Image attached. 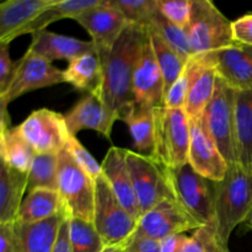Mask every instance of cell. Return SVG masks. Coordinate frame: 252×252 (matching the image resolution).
Wrapping results in <instances>:
<instances>
[{"label": "cell", "instance_id": "1", "mask_svg": "<svg viewBox=\"0 0 252 252\" xmlns=\"http://www.w3.org/2000/svg\"><path fill=\"white\" fill-rule=\"evenodd\" d=\"M147 38V27L129 25L107 58L102 62L100 97L116 123L126 108L134 103L133 78Z\"/></svg>", "mask_w": 252, "mask_h": 252}, {"label": "cell", "instance_id": "2", "mask_svg": "<svg viewBox=\"0 0 252 252\" xmlns=\"http://www.w3.org/2000/svg\"><path fill=\"white\" fill-rule=\"evenodd\" d=\"M212 189L217 230L228 244L231 233L239 224L246 221L252 211V174L239 164L231 165L221 181L212 182Z\"/></svg>", "mask_w": 252, "mask_h": 252}, {"label": "cell", "instance_id": "3", "mask_svg": "<svg viewBox=\"0 0 252 252\" xmlns=\"http://www.w3.org/2000/svg\"><path fill=\"white\" fill-rule=\"evenodd\" d=\"M189 118L182 108H155L152 158L160 166L172 170L189 164Z\"/></svg>", "mask_w": 252, "mask_h": 252}, {"label": "cell", "instance_id": "4", "mask_svg": "<svg viewBox=\"0 0 252 252\" xmlns=\"http://www.w3.org/2000/svg\"><path fill=\"white\" fill-rule=\"evenodd\" d=\"M236 91L218 76L216 91L204 110L201 123L228 166L239 164L235 122Z\"/></svg>", "mask_w": 252, "mask_h": 252}, {"label": "cell", "instance_id": "5", "mask_svg": "<svg viewBox=\"0 0 252 252\" xmlns=\"http://www.w3.org/2000/svg\"><path fill=\"white\" fill-rule=\"evenodd\" d=\"M193 56L212 53L234 44L231 21L211 0H192V12L186 27Z\"/></svg>", "mask_w": 252, "mask_h": 252}, {"label": "cell", "instance_id": "6", "mask_svg": "<svg viewBox=\"0 0 252 252\" xmlns=\"http://www.w3.org/2000/svg\"><path fill=\"white\" fill-rule=\"evenodd\" d=\"M58 191L68 218L94 221L95 180L91 179L64 148L58 153Z\"/></svg>", "mask_w": 252, "mask_h": 252}, {"label": "cell", "instance_id": "7", "mask_svg": "<svg viewBox=\"0 0 252 252\" xmlns=\"http://www.w3.org/2000/svg\"><path fill=\"white\" fill-rule=\"evenodd\" d=\"M174 198L189 212L199 225L216 224V208L212 182L197 174L191 165L164 169Z\"/></svg>", "mask_w": 252, "mask_h": 252}, {"label": "cell", "instance_id": "8", "mask_svg": "<svg viewBox=\"0 0 252 252\" xmlns=\"http://www.w3.org/2000/svg\"><path fill=\"white\" fill-rule=\"evenodd\" d=\"M94 225L106 246L127 244L134 235L138 220L122 206L105 177L95 181Z\"/></svg>", "mask_w": 252, "mask_h": 252}, {"label": "cell", "instance_id": "9", "mask_svg": "<svg viewBox=\"0 0 252 252\" xmlns=\"http://www.w3.org/2000/svg\"><path fill=\"white\" fill-rule=\"evenodd\" d=\"M127 164L142 216L164 199L174 198L164 167L153 158L127 149Z\"/></svg>", "mask_w": 252, "mask_h": 252}, {"label": "cell", "instance_id": "10", "mask_svg": "<svg viewBox=\"0 0 252 252\" xmlns=\"http://www.w3.org/2000/svg\"><path fill=\"white\" fill-rule=\"evenodd\" d=\"M74 20L91 36L101 62L107 58L125 30L130 25L110 0H101L96 6L86 10Z\"/></svg>", "mask_w": 252, "mask_h": 252}, {"label": "cell", "instance_id": "11", "mask_svg": "<svg viewBox=\"0 0 252 252\" xmlns=\"http://www.w3.org/2000/svg\"><path fill=\"white\" fill-rule=\"evenodd\" d=\"M17 129L36 154H58L65 148L70 135L65 117L48 108L33 111L21 125L17 126Z\"/></svg>", "mask_w": 252, "mask_h": 252}, {"label": "cell", "instance_id": "12", "mask_svg": "<svg viewBox=\"0 0 252 252\" xmlns=\"http://www.w3.org/2000/svg\"><path fill=\"white\" fill-rule=\"evenodd\" d=\"M201 228L199 223L175 198H166L143 214L135 234L161 241L176 234Z\"/></svg>", "mask_w": 252, "mask_h": 252}, {"label": "cell", "instance_id": "13", "mask_svg": "<svg viewBox=\"0 0 252 252\" xmlns=\"http://www.w3.org/2000/svg\"><path fill=\"white\" fill-rule=\"evenodd\" d=\"M62 83H65L64 71L59 70L51 62L27 49L19 61L9 90L0 97V101L9 105L11 101L25 94Z\"/></svg>", "mask_w": 252, "mask_h": 252}, {"label": "cell", "instance_id": "14", "mask_svg": "<svg viewBox=\"0 0 252 252\" xmlns=\"http://www.w3.org/2000/svg\"><path fill=\"white\" fill-rule=\"evenodd\" d=\"M207 64L213 66L219 78L235 91L252 89V47L234 42L230 47L202 54Z\"/></svg>", "mask_w": 252, "mask_h": 252}, {"label": "cell", "instance_id": "15", "mask_svg": "<svg viewBox=\"0 0 252 252\" xmlns=\"http://www.w3.org/2000/svg\"><path fill=\"white\" fill-rule=\"evenodd\" d=\"M134 102L152 110L162 107L165 101L164 76L159 68L149 37L145 38L133 78Z\"/></svg>", "mask_w": 252, "mask_h": 252}, {"label": "cell", "instance_id": "16", "mask_svg": "<svg viewBox=\"0 0 252 252\" xmlns=\"http://www.w3.org/2000/svg\"><path fill=\"white\" fill-rule=\"evenodd\" d=\"M191 139L189 149V164L198 175L211 182H219L225 177L228 164L221 157L217 145L204 130L201 121L189 120Z\"/></svg>", "mask_w": 252, "mask_h": 252}, {"label": "cell", "instance_id": "17", "mask_svg": "<svg viewBox=\"0 0 252 252\" xmlns=\"http://www.w3.org/2000/svg\"><path fill=\"white\" fill-rule=\"evenodd\" d=\"M101 165H102L103 177L107 180L115 196L122 203V206L137 220H139L142 214L128 170L127 149L118 147L110 148Z\"/></svg>", "mask_w": 252, "mask_h": 252}, {"label": "cell", "instance_id": "18", "mask_svg": "<svg viewBox=\"0 0 252 252\" xmlns=\"http://www.w3.org/2000/svg\"><path fill=\"white\" fill-rule=\"evenodd\" d=\"M64 117L70 134L76 135L84 129H91L111 139L115 122L98 94H88Z\"/></svg>", "mask_w": 252, "mask_h": 252}, {"label": "cell", "instance_id": "19", "mask_svg": "<svg viewBox=\"0 0 252 252\" xmlns=\"http://www.w3.org/2000/svg\"><path fill=\"white\" fill-rule=\"evenodd\" d=\"M27 49L51 63L54 61H68L70 63L84 54L96 52L93 41H83L47 30L33 34Z\"/></svg>", "mask_w": 252, "mask_h": 252}, {"label": "cell", "instance_id": "20", "mask_svg": "<svg viewBox=\"0 0 252 252\" xmlns=\"http://www.w3.org/2000/svg\"><path fill=\"white\" fill-rule=\"evenodd\" d=\"M68 218L65 212L37 223H15L17 252H53L59 230Z\"/></svg>", "mask_w": 252, "mask_h": 252}, {"label": "cell", "instance_id": "21", "mask_svg": "<svg viewBox=\"0 0 252 252\" xmlns=\"http://www.w3.org/2000/svg\"><path fill=\"white\" fill-rule=\"evenodd\" d=\"M56 0H6L0 4V44H10L16 33Z\"/></svg>", "mask_w": 252, "mask_h": 252}, {"label": "cell", "instance_id": "22", "mask_svg": "<svg viewBox=\"0 0 252 252\" xmlns=\"http://www.w3.org/2000/svg\"><path fill=\"white\" fill-rule=\"evenodd\" d=\"M29 174H24L7 166L4 161L0 165V224L15 223L20 207L27 191Z\"/></svg>", "mask_w": 252, "mask_h": 252}, {"label": "cell", "instance_id": "23", "mask_svg": "<svg viewBox=\"0 0 252 252\" xmlns=\"http://www.w3.org/2000/svg\"><path fill=\"white\" fill-rule=\"evenodd\" d=\"M235 122L239 165L252 174V89L236 91Z\"/></svg>", "mask_w": 252, "mask_h": 252}, {"label": "cell", "instance_id": "24", "mask_svg": "<svg viewBox=\"0 0 252 252\" xmlns=\"http://www.w3.org/2000/svg\"><path fill=\"white\" fill-rule=\"evenodd\" d=\"M120 121L129 128L135 152L152 158L154 153V110L134 102L126 108Z\"/></svg>", "mask_w": 252, "mask_h": 252}, {"label": "cell", "instance_id": "25", "mask_svg": "<svg viewBox=\"0 0 252 252\" xmlns=\"http://www.w3.org/2000/svg\"><path fill=\"white\" fill-rule=\"evenodd\" d=\"M65 83L88 94H98L103 80V66L96 52L86 53L69 63L64 70Z\"/></svg>", "mask_w": 252, "mask_h": 252}, {"label": "cell", "instance_id": "26", "mask_svg": "<svg viewBox=\"0 0 252 252\" xmlns=\"http://www.w3.org/2000/svg\"><path fill=\"white\" fill-rule=\"evenodd\" d=\"M199 61L201 66L194 76L184 107V111L189 120L196 121H201L204 110L213 97L218 80V74L213 66L207 64L201 57Z\"/></svg>", "mask_w": 252, "mask_h": 252}, {"label": "cell", "instance_id": "27", "mask_svg": "<svg viewBox=\"0 0 252 252\" xmlns=\"http://www.w3.org/2000/svg\"><path fill=\"white\" fill-rule=\"evenodd\" d=\"M62 212L65 211L58 191L34 189L27 193V197L20 207L19 216L15 223H37L52 218Z\"/></svg>", "mask_w": 252, "mask_h": 252}, {"label": "cell", "instance_id": "28", "mask_svg": "<svg viewBox=\"0 0 252 252\" xmlns=\"http://www.w3.org/2000/svg\"><path fill=\"white\" fill-rule=\"evenodd\" d=\"M101 0H56L47 9H44L36 19L27 26L20 30L16 37L22 34H36L43 31L47 26L63 19H75L86 10L96 6Z\"/></svg>", "mask_w": 252, "mask_h": 252}, {"label": "cell", "instance_id": "29", "mask_svg": "<svg viewBox=\"0 0 252 252\" xmlns=\"http://www.w3.org/2000/svg\"><path fill=\"white\" fill-rule=\"evenodd\" d=\"M0 133V158L7 166L24 174H29L36 152L22 137L17 127H1Z\"/></svg>", "mask_w": 252, "mask_h": 252}, {"label": "cell", "instance_id": "30", "mask_svg": "<svg viewBox=\"0 0 252 252\" xmlns=\"http://www.w3.org/2000/svg\"><path fill=\"white\" fill-rule=\"evenodd\" d=\"M147 33L150 43H152L155 59H157L162 76H164L165 96H166L169 89L171 88L172 84L177 80L180 74L184 70L186 62L176 53V51L153 27H147Z\"/></svg>", "mask_w": 252, "mask_h": 252}, {"label": "cell", "instance_id": "31", "mask_svg": "<svg viewBox=\"0 0 252 252\" xmlns=\"http://www.w3.org/2000/svg\"><path fill=\"white\" fill-rule=\"evenodd\" d=\"M58 189V154H36L29 171L27 193L34 189Z\"/></svg>", "mask_w": 252, "mask_h": 252}, {"label": "cell", "instance_id": "32", "mask_svg": "<svg viewBox=\"0 0 252 252\" xmlns=\"http://www.w3.org/2000/svg\"><path fill=\"white\" fill-rule=\"evenodd\" d=\"M69 239L73 252H102L106 248L93 221L68 218Z\"/></svg>", "mask_w": 252, "mask_h": 252}, {"label": "cell", "instance_id": "33", "mask_svg": "<svg viewBox=\"0 0 252 252\" xmlns=\"http://www.w3.org/2000/svg\"><path fill=\"white\" fill-rule=\"evenodd\" d=\"M148 26L153 27L172 48L176 51V53L184 59L185 62L189 61L191 57H193L191 51V47H189V37H187V32L185 29L176 26V25L172 24L171 21L166 19L164 15L160 12L159 7L155 11V14L153 15L152 20H150L149 25ZM147 26V27H148Z\"/></svg>", "mask_w": 252, "mask_h": 252}, {"label": "cell", "instance_id": "34", "mask_svg": "<svg viewBox=\"0 0 252 252\" xmlns=\"http://www.w3.org/2000/svg\"><path fill=\"white\" fill-rule=\"evenodd\" d=\"M199 66H201V61H199L198 56L191 57L186 62L182 73L180 74L177 80L172 84L171 88L167 91L166 96H165L164 107L174 108V110L182 108L184 110L187 95H189V91L191 89Z\"/></svg>", "mask_w": 252, "mask_h": 252}, {"label": "cell", "instance_id": "35", "mask_svg": "<svg viewBox=\"0 0 252 252\" xmlns=\"http://www.w3.org/2000/svg\"><path fill=\"white\" fill-rule=\"evenodd\" d=\"M181 252H230L228 244L220 238L216 224L196 229L193 235L182 248Z\"/></svg>", "mask_w": 252, "mask_h": 252}, {"label": "cell", "instance_id": "36", "mask_svg": "<svg viewBox=\"0 0 252 252\" xmlns=\"http://www.w3.org/2000/svg\"><path fill=\"white\" fill-rule=\"evenodd\" d=\"M130 25L147 27L158 10V0H110Z\"/></svg>", "mask_w": 252, "mask_h": 252}, {"label": "cell", "instance_id": "37", "mask_svg": "<svg viewBox=\"0 0 252 252\" xmlns=\"http://www.w3.org/2000/svg\"><path fill=\"white\" fill-rule=\"evenodd\" d=\"M65 149L74 159V161L91 177L96 181L97 179L103 176L102 165L96 161L95 158L88 152L85 147L78 140L76 135L70 134L66 142Z\"/></svg>", "mask_w": 252, "mask_h": 252}, {"label": "cell", "instance_id": "38", "mask_svg": "<svg viewBox=\"0 0 252 252\" xmlns=\"http://www.w3.org/2000/svg\"><path fill=\"white\" fill-rule=\"evenodd\" d=\"M158 7L160 12L169 21L181 29H186L191 20L192 0H158Z\"/></svg>", "mask_w": 252, "mask_h": 252}, {"label": "cell", "instance_id": "39", "mask_svg": "<svg viewBox=\"0 0 252 252\" xmlns=\"http://www.w3.org/2000/svg\"><path fill=\"white\" fill-rule=\"evenodd\" d=\"M19 61L12 62L10 58L9 44H0V97L9 90L14 79Z\"/></svg>", "mask_w": 252, "mask_h": 252}, {"label": "cell", "instance_id": "40", "mask_svg": "<svg viewBox=\"0 0 252 252\" xmlns=\"http://www.w3.org/2000/svg\"><path fill=\"white\" fill-rule=\"evenodd\" d=\"M231 30L234 41L252 47V14L239 17L231 22Z\"/></svg>", "mask_w": 252, "mask_h": 252}, {"label": "cell", "instance_id": "41", "mask_svg": "<svg viewBox=\"0 0 252 252\" xmlns=\"http://www.w3.org/2000/svg\"><path fill=\"white\" fill-rule=\"evenodd\" d=\"M126 252H161L160 241L134 233V235L126 244Z\"/></svg>", "mask_w": 252, "mask_h": 252}, {"label": "cell", "instance_id": "42", "mask_svg": "<svg viewBox=\"0 0 252 252\" xmlns=\"http://www.w3.org/2000/svg\"><path fill=\"white\" fill-rule=\"evenodd\" d=\"M0 252H17L15 223L0 224Z\"/></svg>", "mask_w": 252, "mask_h": 252}, {"label": "cell", "instance_id": "43", "mask_svg": "<svg viewBox=\"0 0 252 252\" xmlns=\"http://www.w3.org/2000/svg\"><path fill=\"white\" fill-rule=\"evenodd\" d=\"M189 236L185 234H176L165 238L164 240L160 241V251L161 252H181L182 248L189 240Z\"/></svg>", "mask_w": 252, "mask_h": 252}, {"label": "cell", "instance_id": "44", "mask_svg": "<svg viewBox=\"0 0 252 252\" xmlns=\"http://www.w3.org/2000/svg\"><path fill=\"white\" fill-rule=\"evenodd\" d=\"M53 252H73L71 249L70 239H69V221L68 218L62 225L61 230H59L58 239H57L56 246H54Z\"/></svg>", "mask_w": 252, "mask_h": 252}, {"label": "cell", "instance_id": "45", "mask_svg": "<svg viewBox=\"0 0 252 252\" xmlns=\"http://www.w3.org/2000/svg\"><path fill=\"white\" fill-rule=\"evenodd\" d=\"M102 252H126V244H121V245H112L106 246Z\"/></svg>", "mask_w": 252, "mask_h": 252}, {"label": "cell", "instance_id": "46", "mask_svg": "<svg viewBox=\"0 0 252 252\" xmlns=\"http://www.w3.org/2000/svg\"><path fill=\"white\" fill-rule=\"evenodd\" d=\"M246 223H248L249 226H250V228L252 229V211L250 212V214H249L248 219H246Z\"/></svg>", "mask_w": 252, "mask_h": 252}]
</instances>
